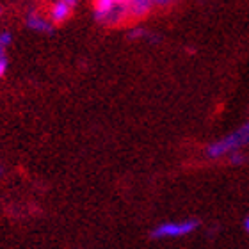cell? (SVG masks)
<instances>
[{
  "mask_svg": "<svg viewBox=\"0 0 249 249\" xmlns=\"http://www.w3.org/2000/svg\"><path fill=\"white\" fill-rule=\"evenodd\" d=\"M230 159H231V162H233V164H242V160H244V155H242V153H239V151H233Z\"/></svg>",
  "mask_w": 249,
  "mask_h": 249,
  "instance_id": "52a82bcc",
  "label": "cell"
},
{
  "mask_svg": "<svg viewBox=\"0 0 249 249\" xmlns=\"http://www.w3.org/2000/svg\"><path fill=\"white\" fill-rule=\"evenodd\" d=\"M141 36H144V31H142V29H135V31L130 32V37H141Z\"/></svg>",
  "mask_w": 249,
  "mask_h": 249,
  "instance_id": "9c48e42d",
  "label": "cell"
},
{
  "mask_svg": "<svg viewBox=\"0 0 249 249\" xmlns=\"http://www.w3.org/2000/svg\"><path fill=\"white\" fill-rule=\"evenodd\" d=\"M153 4L146 2V0H134V2H126V11H128V18H135L139 20L142 16H146L151 11Z\"/></svg>",
  "mask_w": 249,
  "mask_h": 249,
  "instance_id": "8992f818",
  "label": "cell"
},
{
  "mask_svg": "<svg viewBox=\"0 0 249 249\" xmlns=\"http://www.w3.org/2000/svg\"><path fill=\"white\" fill-rule=\"evenodd\" d=\"M27 27L36 32H52L53 25L50 23V20H47L43 15H39L36 11H31V13L27 15Z\"/></svg>",
  "mask_w": 249,
  "mask_h": 249,
  "instance_id": "5b68a950",
  "label": "cell"
},
{
  "mask_svg": "<svg viewBox=\"0 0 249 249\" xmlns=\"http://www.w3.org/2000/svg\"><path fill=\"white\" fill-rule=\"evenodd\" d=\"M4 50H5V48L2 47V45H0V57H5V55H4Z\"/></svg>",
  "mask_w": 249,
  "mask_h": 249,
  "instance_id": "30bf717a",
  "label": "cell"
},
{
  "mask_svg": "<svg viewBox=\"0 0 249 249\" xmlns=\"http://www.w3.org/2000/svg\"><path fill=\"white\" fill-rule=\"evenodd\" d=\"M75 2L71 0H61L50 7V23H62L64 20H68L73 13Z\"/></svg>",
  "mask_w": 249,
  "mask_h": 249,
  "instance_id": "277c9868",
  "label": "cell"
},
{
  "mask_svg": "<svg viewBox=\"0 0 249 249\" xmlns=\"http://www.w3.org/2000/svg\"><path fill=\"white\" fill-rule=\"evenodd\" d=\"M246 230H248V233H249V217L246 219Z\"/></svg>",
  "mask_w": 249,
  "mask_h": 249,
  "instance_id": "8fae6325",
  "label": "cell"
},
{
  "mask_svg": "<svg viewBox=\"0 0 249 249\" xmlns=\"http://www.w3.org/2000/svg\"><path fill=\"white\" fill-rule=\"evenodd\" d=\"M197 228L196 221H182V223H166L160 224L153 230V237L155 239H171V237H183L187 233H192Z\"/></svg>",
  "mask_w": 249,
  "mask_h": 249,
  "instance_id": "3957f363",
  "label": "cell"
},
{
  "mask_svg": "<svg viewBox=\"0 0 249 249\" xmlns=\"http://www.w3.org/2000/svg\"><path fill=\"white\" fill-rule=\"evenodd\" d=\"M5 70H7V59L5 57H0V77L5 73Z\"/></svg>",
  "mask_w": 249,
  "mask_h": 249,
  "instance_id": "ba28073f",
  "label": "cell"
},
{
  "mask_svg": "<svg viewBox=\"0 0 249 249\" xmlns=\"http://www.w3.org/2000/svg\"><path fill=\"white\" fill-rule=\"evenodd\" d=\"M249 144V123L244 126H240L239 130H235L233 134H230L228 137L213 142L207 148V155L212 159H219V157L226 155V153H233L242 146Z\"/></svg>",
  "mask_w": 249,
  "mask_h": 249,
  "instance_id": "6da1fadb",
  "label": "cell"
},
{
  "mask_svg": "<svg viewBox=\"0 0 249 249\" xmlns=\"http://www.w3.org/2000/svg\"><path fill=\"white\" fill-rule=\"evenodd\" d=\"M93 13L94 18L105 25H114L128 18L126 2H118V0H100L94 4Z\"/></svg>",
  "mask_w": 249,
  "mask_h": 249,
  "instance_id": "7a4b0ae2",
  "label": "cell"
},
{
  "mask_svg": "<svg viewBox=\"0 0 249 249\" xmlns=\"http://www.w3.org/2000/svg\"><path fill=\"white\" fill-rule=\"evenodd\" d=\"M2 13H4V11H2V7H0V16H2Z\"/></svg>",
  "mask_w": 249,
  "mask_h": 249,
  "instance_id": "7c38bea8",
  "label": "cell"
}]
</instances>
